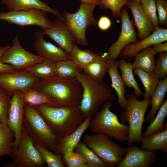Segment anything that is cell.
<instances>
[{
  "mask_svg": "<svg viewBox=\"0 0 167 167\" xmlns=\"http://www.w3.org/2000/svg\"><path fill=\"white\" fill-rule=\"evenodd\" d=\"M125 149V156L116 167H149L156 161L157 154L153 151L142 150L136 144Z\"/></svg>",
  "mask_w": 167,
  "mask_h": 167,
  "instance_id": "cell-15",
  "label": "cell"
},
{
  "mask_svg": "<svg viewBox=\"0 0 167 167\" xmlns=\"http://www.w3.org/2000/svg\"><path fill=\"white\" fill-rule=\"evenodd\" d=\"M73 155L77 167H88L87 163L79 154L74 151Z\"/></svg>",
  "mask_w": 167,
  "mask_h": 167,
  "instance_id": "cell-46",
  "label": "cell"
},
{
  "mask_svg": "<svg viewBox=\"0 0 167 167\" xmlns=\"http://www.w3.org/2000/svg\"><path fill=\"white\" fill-rule=\"evenodd\" d=\"M118 68V61L115 60L107 73L111 79V86L117 94L118 104L122 109H124L127 104V99L125 97L126 91L124 83L119 73Z\"/></svg>",
  "mask_w": 167,
  "mask_h": 167,
  "instance_id": "cell-25",
  "label": "cell"
},
{
  "mask_svg": "<svg viewBox=\"0 0 167 167\" xmlns=\"http://www.w3.org/2000/svg\"><path fill=\"white\" fill-rule=\"evenodd\" d=\"M24 92L15 91L11 97L8 111L7 125L14 132L13 148H16L22 136L24 107Z\"/></svg>",
  "mask_w": 167,
  "mask_h": 167,
  "instance_id": "cell-13",
  "label": "cell"
},
{
  "mask_svg": "<svg viewBox=\"0 0 167 167\" xmlns=\"http://www.w3.org/2000/svg\"><path fill=\"white\" fill-rule=\"evenodd\" d=\"M81 2L88 3L96 6L98 5L101 0H79Z\"/></svg>",
  "mask_w": 167,
  "mask_h": 167,
  "instance_id": "cell-47",
  "label": "cell"
},
{
  "mask_svg": "<svg viewBox=\"0 0 167 167\" xmlns=\"http://www.w3.org/2000/svg\"><path fill=\"white\" fill-rule=\"evenodd\" d=\"M146 15L155 29L159 27L155 0H141L140 2Z\"/></svg>",
  "mask_w": 167,
  "mask_h": 167,
  "instance_id": "cell-37",
  "label": "cell"
},
{
  "mask_svg": "<svg viewBox=\"0 0 167 167\" xmlns=\"http://www.w3.org/2000/svg\"><path fill=\"white\" fill-rule=\"evenodd\" d=\"M44 36L43 31L41 30L36 31L35 33L34 46L37 55L54 63L71 59L69 53L51 42L46 41L44 39Z\"/></svg>",
  "mask_w": 167,
  "mask_h": 167,
  "instance_id": "cell-16",
  "label": "cell"
},
{
  "mask_svg": "<svg viewBox=\"0 0 167 167\" xmlns=\"http://www.w3.org/2000/svg\"><path fill=\"white\" fill-rule=\"evenodd\" d=\"M82 70L72 60L68 59L55 63V74L65 79L76 78Z\"/></svg>",
  "mask_w": 167,
  "mask_h": 167,
  "instance_id": "cell-29",
  "label": "cell"
},
{
  "mask_svg": "<svg viewBox=\"0 0 167 167\" xmlns=\"http://www.w3.org/2000/svg\"><path fill=\"white\" fill-rule=\"evenodd\" d=\"M140 149L144 151L154 152L161 150L167 153V129L156 132L141 140Z\"/></svg>",
  "mask_w": 167,
  "mask_h": 167,
  "instance_id": "cell-23",
  "label": "cell"
},
{
  "mask_svg": "<svg viewBox=\"0 0 167 167\" xmlns=\"http://www.w3.org/2000/svg\"><path fill=\"white\" fill-rule=\"evenodd\" d=\"M9 11L38 9L51 13L57 17L62 19V14L40 0H2Z\"/></svg>",
  "mask_w": 167,
  "mask_h": 167,
  "instance_id": "cell-22",
  "label": "cell"
},
{
  "mask_svg": "<svg viewBox=\"0 0 167 167\" xmlns=\"http://www.w3.org/2000/svg\"><path fill=\"white\" fill-rule=\"evenodd\" d=\"M10 46L8 45L0 46V73H11L15 71L11 65L3 63L1 61V58L2 55Z\"/></svg>",
  "mask_w": 167,
  "mask_h": 167,
  "instance_id": "cell-42",
  "label": "cell"
},
{
  "mask_svg": "<svg viewBox=\"0 0 167 167\" xmlns=\"http://www.w3.org/2000/svg\"><path fill=\"white\" fill-rule=\"evenodd\" d=\"M12 161L7 167H43L45 162L35 147L33 141L23 126L22 136L17 147L10 156Z\"/></svg>",
  "mask_w": 167,
  "mask_h": 167,
  "instance_id": "cell-9",
  "label": "cell"
},
{
  "mask_svg": "<svg viewBox=\"0 0 167 167\" xmlns=\"http://www.w3.org/2000/svg\"><path fill=\"white\" fill-rule=\"evenodd\" d=\"M84 160L88 167H107L108 165L89 148L84 142H80L74 150Z\"/></svg>",
  "mask_w": 167,
  "mask_h": 167,
  "instance_id": "cell-34",
  "label": "cell"
},
{
  "mask_svg": "<svg viewBox=\"0 0 167 167\" xmlns=\"http://www.w3.org/2000/svg\"><path fill=\"white\" fill-rule=\"evenodd\" d=\"M134 17L138 30L137 36L141 40L150 35L155 29L144 12L140 2L130 0L126 5Z\"/></svg>",
  "mask_w": 167,
  "mask_h": 167,
  "instance_id": "cell-20",
  "label": "cell"
},
{
  "mask_svg": "<svg viewBox=\"0 0 167 167\" xmlns=\"http://www.w3.org/2000/svg\"><path fill=\"white\" fill-rule=\"evenodd\" d=\"M167 115V99L160 107L156 114L145 131L143 132L142 137L149 136L156 132L162 131L167 129V122L164 125V122Z\"/></svg>",
  "mask_w": 167,
  "mask_h": 167,
  "instance_id": "cell-33",
  "label": "cell"
},
{
  "mask_svg": "<svg viewBox=\"0 0 167 167\" xmlns=\"http://www.w3.org/2000/svg\"><path fill=\"white\" fill-rule=\"evenodd\" d=\"M120 16L121 29L120 35L117 41L109 47L108 51L111 58L114 60L118 58L121 52L126 46L138 41L137 35L130 20L126 8H123Z\"/></svg>",
  "mask_w": 167,
  "mask_h": 167,
  "instance_id": "cell-14",
  "label": "cell"
},
{
  "mask_svg": "<svg viewBox=\"0 0 167 167\" xmlns=\"http://www.w3.org/2000/svg\"><path fill=\"white\" fill-rule=\"evenodd\" d=\"M84 142L108 167H116L126 154L125 148L103 134L94 133L85 135Z\"/></svg>",
  "mask_w": 167,
  "mask_h": 167,
  "instance_id": "cell-8",
  "label": "cell"
},
{
  "mask_svg": "<svg viewBox=\"0 0 167 167\" xmlns=\"http://www.w3.org/2000/svg\"><path fill=\"white\" fill-rule=\"evenodd\" d=\"M167 41V29L159 27L150 35L140 41L127 45L122 51L119 56L122 58L128 57L131 59L146 48Z\"/></svg>",
  "mask_w": 167,
  "mask_h": 167,
  "instance_id": "cell-17",
  "label": "cell"
},
{
  "mask_svg": "<svg viewBox=\"0 0 167 167\" xmlns=\"http://www.w3.org/2000/svg\"><path fill=\"white\" fill-rule=\"evenodd\" d=\"M135 95H127L126 107L120 113V122L128 123L129 130L127 144L130 145L134 142L140 144L142 138V126L144 118L150 105L151 98L139 101Z\"/></svg>",
  "mask_w": 167,
  "mask_h": 167,
  "instance_id": "cell-5",
  "label": "cell"
},
{
  "mask_svg": "<svg viewBox=\"0 0 167 167\" xmlns=\"http://www.w3.org/2000/svg\"><path fill=\"white\" fill-rule=\"evenodd\" d=\"M153 73L159 79H162L167 76V52L159 54Z\"/></svg>",
  "mask_w": 167,
  "mask_h": 167,
  "instance_id": "cell-39",
  "label": "cell"
},
{
  "mask_svg": "<svg viewBox=\"0 0 167 167\" xmlns=\"http://www.w3.org/2000/svg\"><path fill=\"white\" fill-rule=\"evenodd\" d=\"M23 126L34 142L54 152L60 139L37 109L25 104Z\"/></svg>",
  "mask_w": 167,
  "mask_h": 167,
  "instance_id": "cell-4",
  "label": "cell"
},
{
  "mask_svg": "<svg viewBox=\"0 0 167 167\" xmlns=\"http://www.w3.org/2000/svg\"><path fill=\"white\" fill-rule=\"evenodd\" d=\"M118 67L121 73V76L124 84L128 88L133 89L134 95L137 97H141L143 93L134 77L132 64L130 62H127L124 58L118 61Z\"/></svg>",
  "mask_w": 167,
  "mask_h": 167,
  "instance_id": "cell-27",
  "label": "cell"
},
{
  "mask_svg": "<svg viewBox=\"0 0 167 167\" xmlns=\"http://www.w3.org/2000/svg\"><path fill=\"white\" fill-rule=\"evenodd\" d=\"M24 70L39 80L42 79L55 75V63L45 59Z\"/></svg>",
  "mask_w": 167,
  "mask_h": 167,
  "instance_id": "cell-30",
  "label": "cell"
},
{
  "mask_svg": "<svg viewBox=\"0 0 167 167\" xmlns=\"http://www.w3.org/2000/svg\"><path fill=\"white\" fill-rule=\"evenodd\" d=\"M74 151H68L63 155L64 164L67 167H77L73 155Z\"/></svg>",
  "mask_w": 167,
  "mask_h": 167,
  "instance_id": "cell-43",
  "label": "cell"
},
{
  "mask_svg": "<svg viewBox=\"0 0 167 167\" xmlns=\"http://www.w3.org/2000/svg\"><path fill=\"white\" fill-rule=\"evenodd\" d=\"M47 13L38 9L9 11L0 13V20L20 26H36L44 30L51 27L53 24Z\"/></svg>",
  "mask_w": 167,
  "mask_h": 167,
  "instance_id": "cell-10",
  "label": "cell"
},
{
  "mask_svg": "<svg viewBox=\"0 0 167 167\" xmlns=\"http://www.w3.org/2000/svg\"><path fill=\"white\" fill-rule=\"evenodd\" d=\"M112 102L107 101L102 109L92 119L90 126L91 131L107 135L109 138H113L122 143L127 141L129 126L120 122L117 115L110 111Z\"/></svg>",
  "mask_w": 167,
  "mask_h": 167,
  "instance_id": "cell-6",
  "label": "cell"
},
{
  "mask_svg": "<svg viewBox=\"0 0 167 167\" xmlns=\"http://www.w3.org/2000/svg\"><path fill=\"white\" fill-rule=\"evenodd\" d=\"M159 24L166 27L167 26V1L155 0Z\"/></svg>",
  "mask_w": 167,
  "mask_h": 167,
  "instance_id": "cell-41",
  "label": "cell"
},
{
  "mask_svg": "<svg viewBox=\"0 0 167 167\" xmlns=\"http://www.w3.org/2000/svg\"><path fill=\"white\" fill-rule=\"evenodd\" d=\"M14 137V132L7 125L0 121V158L4 155H11Z\"/></svg>",
  "mask_w": 167,
  "mask_h": 167,
  "instance_id": "cell-31",
  "label": "cell"
},
{
  "mask_svg": "<svg viewBox=\"0 0 167 167\" xmlns=\"http://www.w3.org/2000/svg\"><path fill=\"white\" fill-rule=\"evenodd\" d=\"M38 80L24 70L0 73V87L11 97L16 91L24 92L32 88Z\"/></svg>",
  "mask_w": 167,
  "mask_h": 167,
  "instance_id": "cell-12",
  "label": "cell"
},
{
  "mask_svg": "<svg viewBox=\"0 0 167 167\" xmlns=\"http://www.w3.org/2000/svg\"></svg>",
  "mask_w": 167,
  "mask_h": 167,
  "instance_id": "cell-49",
  "label": "cell"
},
{
  "mask_svg": "<svg viewBox=\"0 0 167 167\" xmlns=\"http://www.w3.org/2000/svg\"><path fill=\"white\" fill-rule=\"evenodd\" d=\"M97 25L98 28L101 30L105 31L110 28L112 22L108 17L105 16H103L98 19Z\"/></svg>",
  "mask_w": 167,
  "mask_h": 167,
  "instance_id": "cell-44",
  "label": "cell"
},
{
  "mask_svg": "<svg viewBox=\"0 0 167 167\" xmlns=\"http://www.w3.org/2000/svg\"><path fill=\"white\" fill-rule=\"evenodd\" d=\"M115 60L108 52L100 51L96 53L95 59L82 70L95 80L102 82Z\"/></svg>",
  "mask_w": 167,
  "mask_h": 167,
  "instance_id": "cell-19",
  "label": "cell"
},
{
  "mask_svg": "<svg viewBox=\"0 0 167 167\" xmlns=\"http://www.w3.org/2000/svg\"><path fill=\"white\" fill-rule=\"evenodd\" d=\"M36 108L60 140L76 130L85 118L79 107L44 105Z\"/></svg>",
  "mask_w": 167,
  "mask_h": 167,
  "instance_id": "cell-3",
  "label": "cell"
},
{
  "mask_svg": "<svg viewBox=\"0 0 167 167\" xmlns=\"http://www.w3.org/2000/svg\"><path fill=\"white\" fill-rule=\"evenodd\" d=\"M44 58L25 49L20 44L19 36L14 38L12 45L2 55L3 63L11 65L15 71L24 70L26 68L44 60Z\"/></svg>",
  "mask_w": 167,
  "mask_h": 167,
  "instance_id": "cell-11",
  "label": "cell"
},
{
  "mask_svg": "<svg viewBox=\"0 0 167 167\" xmlns=\"http://www.w3.org/2000/svg\"><path fill=\"white\" fill-rule=\"evenodd\" d=\"M35 147L40 153L48 167H64L63 155L53 153L45 147L33 142Z\"/></svg>",
  "mask_w": 167,
  "mask_h": 167,
  "instance_id": "cell-36",
  "label": "cell"
},
{
  "mask_svg": "<svg viewBox=\"0 0 167 167\" xmlns=\"http://www.w3.org/2000/svg\"><path fill=\"white\" fill-rule=\"evenodd\" d=\"M33 88L49 97L58 107H79L83 90L77 78L65 79L54 75L38 80Z\"/></svg>",
  "mask_w": 167,
  "mask_h": 167,
  "instance_id": "cell-1",
  "label": "cell"
},
{
  "mask_svg": "<svg viewBox=\"0 0 167 167\" xmlns=\"http://www.w3.org/2000/svg\"><path fill=\"white\" fill-rule=\"evenodd\" d=\"M24 100L25 104L35 108L44 105L58 107L47 95L33 87L24 92Z\"/></svg>",
  "mask_w": 167,
  "mask_h": 167,
  "instance_id": "cell-28",
  "label": "cell"
},
{
  "mask_svg": "<svg viewBox=\"0 0 167 167\" xmlns=\"http://www.w3.org/2000/svg\"><path fill=\"white\" fill-rule=\"evenodd\" d=\"M92 116L86 117L82 124L76 130L60 140L58 146L54 152L56 154L63 155L68 151H74L85 131L90 126Z\"/></svg>",
  "mask_w": 167,
  "mask_h": 167,
  "instance_id": "cell-21",
  "label": "cell"
},
{
  "mask_svg": "<svg viewBox=\"0 0 167 167\" xmlns=\"http://www.w3.org/2000/svg\"><path fill=\"white\" fill-rule=\"evenodd\" d=\"M133 0L137 1L140 2L141 0Z\"/></svg>",
  "mask_w": 167,
  "mask_h": 167,
  "instance_id": "cell-48",
  "label": "cell"
},
{
  "mask_svg": "<svg viewBox=\"0 0 167 167\" xmlns=\"http://www.w3.org/2000/svg\"><path fill=\"white\" fill-rule=\"evenodd\" d=\"M167 92V77L159 81L151 97L150 110L144 119L145 122L151 123L161 106L165 101Z\"/></svg>",
  "mask_w": 167,
  "mask_h": 167,
  "instance_id": "cell-24",
  "label": "cell"
},
{
  "mask_svg": "<svg viewBox=\"0 0 167 167\" xmlns=\"http://www.w3.org/2000/svg\"><path fill=\"white\" fill-rule=\"evenodd\" d=\"M156 53L150 46L136 54L135 60L132 64L134 70L140 69L144 71L153 72L156 60Z\"/></svg>",
  "mask_w": 167,
  "mask_h": 167,
  "instance_id": "cell-26",
  "label": "cell"
},
{
  "mask_svg": "<svg viewBox=\"0 0 167 167\" xmlns=\"http://www.w3.org/2000/svg\"><path fill=\"white\" fill-rule=\"evenodd\" d=\"M130 0H101L98 5L99 7L103 9H109L112 11L113 16L119 17L121 10Z\"/></svg>",
  "mask_w": 167,
  "mask_h": 167,
  "instance_id": "cell-38",
  "label": "cell"
},
{
  "mask_svg": "<svg viewBox=\"0 0 167 167\" xmlns=\"http://www.w3.org/2000/svg\"><path fill=\"white\" fill-rule=\"evenodd\" d=\"M134 74L137 76L144 86L145 91L143 94L144 99L151 98L159 81L153 72L144 71L140 69L133 71Z\"/></svg>",
  "mask_w": 167,
  "mask_h": 167,
  "instance_id": "cell-32",
  "label": "cell"
},
{
  "mask_svg": "<svg viewBox=\"0 0 167 167\" xmlns=\"http://www.w3.org/2000/svg\"><path fill=\"white\" fill-rule=\"evenodd\" d=\"M70 54L71 59L74 61L82 70L92 62L96 55V54L93 53L89 49H80L76 44H74Z\"/></svg>",
  "mask_w": 167,
  "mask_h": 167,
  "instance_id": "cell-35",
  "label": "cell"
},
{
  "mask_svg": "<svg viewBox=\"0 0 167 167\" xmlns=\"http://www.w3.org/2000/svg\"><path fill=\"white\" fill-rule=\"evenodd\" d=\"M96 6L81 2L75 13L64 11L62 14V19L70 32L74 42L82 46L88 45L86 35L88 28L97 25V22L94 16Z\"/></svg>",
  "mask_w": 167,
  "mask_h": 167,
  "instance_id": "cell-7",
  "label": "cell"
},
{
  "mask_svg": "<svg viewBox=\"0 0 167 167\" xmlns=\"http://www.w3.org/2000/svg\"><path fill=\"white\" fill-rule=\"evenodd\" d=\"M44 35L49 37L60 47L69 53L71 52L74 40L69 29L62 19L57 17L53 26L43 30Z\"/></svg>",
  "mask_w": 167,
  "mask_h": 167,
  "instance_id": "cell-18",
  "label": "cell"
},
{
  "mask_svg": "<svg viewBox=\"0 0 167 167\" xmlns=\"http://www.w3.org/2000/svg\"><path fill=\"white\" fill-rule=\"evenodd\" d=\"M10 97L0 87V121L7 125L8 111L11 100Z\"/></svg>",
  "mask_w": 167,
  "mask_h": 167,
  "instance_id": "cell-40",
  "label": "cell"
},
{
  "mask_svg": "<svg viewBox=\"0 0 167 167\" xmlns=\"http://www.w3.org/2000/svg\"><path fill=\"white\" fill-rule=\"evenodd\" d=\"M152 46V49L156 53L167 52V41L159 43Z\"/></svg>",
  "mask_w": 167,
  "mask_h": 167,
  "instance_id": "cell-45",
  "label": "cell"
},
{
  "mask_svg": "<svg viewBox=\"0 0 167 167\" xmlns=\"http://www.w3.org/2000/svg\"><path fill=\"white\" fill-rule=\"evenodd\" d=\"M76 78L80 82L83 90L79 108L85 118L89 115H95L103 103L116 101L113 90L103 81L95 80L84 71L79 74Z\"/></svg>",
  "mask_w": 167,
  "mask_h": 167,
  "instance_id": "cell-2",
  "label": "cell"
}]
</instances>
